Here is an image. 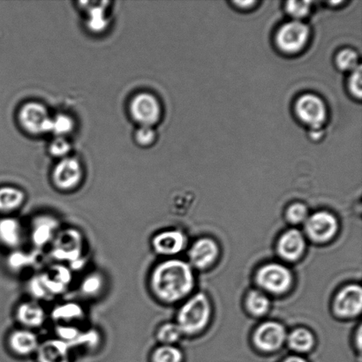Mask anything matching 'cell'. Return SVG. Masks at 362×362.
Returning a JSON list of instances; mask_svg holds the SVG:
<instances>
[{
  "label": "cell",
  "mask_w": 362,
  "mask_h": 362,
  "mask_svg": "<svg viewBox=\"0 0 362 362\" xmlns=\"http://www.w3.org/2000/svg\"><path fill=\"white\" fill-rule=\"evenodd\" d=\"M84 317V310L81 305L66 303L57 306L52 311V318L56 321L70 322L80 320Z\"/></svg>",
  "instance_id": "23"
},
{
  "label": "cell",
  "mask_w": 362,
  "mask_h": 362,
  "mask_svg": "<svg viewBox=\"0 0 362 362\" xmlns=\"http://www.w3.org/2000/svg\"><path fill=\"white\" fill-rule=\"evenodd\" d=\"M56 332L59 339L69 343L70 346L72 347L74 342L79 337L81 331L72 325H60L57 328Z\"/></svg>",
  "instance_id": "35"
},
{
  "label": "cell",
  "mask_w": 362,
  "mask_h": 362,
  "mask_svg": "<svg viewBox=\"0 0 362 362\" xmlns=\"http://www.w3.org/2000/svg\"><path fill=\"white\" fill-rule=\"evenodd\" d=\"M72 347L62 339L46 340L37 351L38 362H70Z\"/></svg>",
  "instance_id": "18"
},
{
  "label": "cell",
  "mask_w": 362,
  "mask_h": 362,
  "mask_svg": "<svg viewBox=\"0 0 362 362\" xmlns=\"http://www.w3.org/2000/svg\"><path fill=\"white\" fill-rule=\"evenodd\" d=\"M32 259L26 254H13L8 259L9 265L12 268L24 267L25 265L30 264Z\"/></svg>",
  "instance_id": "39"
},
{
  "label": "cell",
  "mask_w": 362,
  "mask_h": 362,
  "mask_svg": "<svg viewBox=\"0 0 362 362\" xmlns=\"http://www.w3.org/2000/svg\"><path fill=\"white\" fill-rule=\"evenodd\" d=\"M336 64L341 71L353 72L359 66V55L353 49H344L336 57Z\"/></svg>",
  "instance_id": "27"
},
{
  "label": "cell",
  "mask_w": 362,
  "mask_h": 362,
  "mask_svg": "<svg viewBox=\"0 0 362 362\" xmlns=\"http://www.w3.org/2000/svg\"><path fill=\"white\" fill-rule=\"evenodd\" d=\"M104 279L98 273H91L83 279L81 285V292L85 296L94 297L101 292L104 287Z\"/></svg>",
  "instance_id": "28"
},
{
  "label": "cell",
  "mask_w": 362,
  "mask_h": 362,
  "mask_svg": "<svg viewBox=\"0 0 362 362\" xmlns=\"http://www.w3.org/2000/svg\"><path fill=\"white\" fill-rule=\"evenodd\" d=\"M182 354L177 347L172 345H163L158 347L152 354L153 362H181Z\"/></svg>",
  "instance_id": "29"
},
{
  "label": "cell",
  "mask_w": 362,
  "mask_h": 362,
  "mask_svg": "<svg viewBox=\"0 0 362 362\" xmlns=\"http://www.w3.org/2000/svg\"><path fill=\"white\" fill-rule=\"evenodd\" d=\"M83 250V234L74 228L59 230L52 243V257L59 262L76 264L81 260Z\"/></svg>",
  "instance_id": "3"
},
{
  "label": "cell",
  "mask_w": 362,
  "mask_h": 362,
  "mask_svg": "<svg viewBox=\"0 0 362 362\" xmlns=\"http://www.w3.org/2000/svg\"><path fill=\"white\" fill-rule=\"evenodd\" d=\"M362 308V290L358 285H350L340 291L334 301L336 313L350 318L360 315Z\"/></svg>",
  "instance_id": "12"
},
{
  "label": "cell",
  "mask_w": 362,
  "mask_h": 362,
  "mask_svg": "<svg viewBox=\"0 0 362 362\" xmlns=\"http://www.w3.org/2000/svg\"><path fill=\"white\" fill-rule=\"evenodd\" d=\"M49 296H54L66 291L72 280V274L69 269L63 265H55L47 272L40 275Z\"/></svg>",
  "instance_id": "19"
},
{
  "label": "cell",
  "mask_w": 362,
  "mask_h": 362,
  "mask_svg": "<svg viewBox=\"0 0 362 362\" xmlns=\"http://www.w3.org/2000/svg\"><path fill=\"white\" fill-rule=\"evenodd\" d=\"M194 275L190 266L183 261L168 260L161 262L151 276L152 292L165 303H176L191 292Z\"/></svg>",
  "instance_id": "1"
},
{
  "label": "cell",
  "mask_w": 362,
  "mask_h": 362,
  "mask_svg": "<svg viewBox=\"0 0 362 362\" xmlns=\"http://www.w3.org/2000/svg\"><path fill=\"white\" fill-rule=\"evenodd\" d=\"M338 221L332 213L319 211L307 219L308 235L317 243H325L332 240L338 230Z\"/></svg>",
  "instance_id": "10"
},
{
  "label": "cell",
  "mask_w": 362,
  "mask_h": 362,
  "mask_svg": "<svg viewBox=\"0 0 362 362\" xmlns=\"http://www.w3.org/2000/svg\"><path fill=\"white\" fill-rule=\"evenodd\" d=\"M296 112L301 122L311 129L320 130L327 119V107L318 95L305 94L298 99Z\"/></svg>",
  "instance_id": "5"
},
{
  "label": "cell",
  "mask_w": 362,
  "mask_h": 362,
  "mask_svg": "<svg viewBox=\"0 0 362 362\" xmlns=\"http://www.w3.org/2000/svg\"><path fill=\"white\" fill-rule=\"evenodd\" d=\"M73 119L65 115H57L52 118L51 132L56 134L57 137H64L73 130Z\"/></svg>",
  "instance_id": "31"
},
{
  "label": "cell",
  "mask_w": 362,
  "mask_h": 362,
  "mask_svg": "<svg viewBox=\"0 0 362 362\" xmlns=\"http://www.w3.org/2000/svg\"><path fill=\"white\" fill-rule=\"evenodd\" d=\"M306 247L303 233L291 229L283 234L279 240L278 251L280 257L287 261H296L301 257Z\"/></svg>",
  "instance_id": "14"
},
{
  "label": "cell",
  "mask_w": 362,
  "mask_h": 362,
  "mask_svg": "<svg viewBox=\"0 0 362 362\" xmlns=\"http://www.w3.org/2000/svg\"><path fill=\"white\" fill-rule=\"evenodd\" d=\"M311 4L310 1H288L286 3V10L296 21H300L310 13Z\"/></svg>",
  "instance_id": "32"
},
{
  "label": "cell",
  "mask_w": 362,
  "mask_h": 362,
  "mask_svg": "<svg viewBox=\"0 0 362 362\" xmlns=\"http://www.w3.org/2000/svg\"><path fill=\"white\" fill-rule=\"evenodd\" d=\"M24 201L25 194L21 189L13 187H0V213L7 214L16 211Z\"/></svg>",
  "instance_id": "22"
},
{
  "label": "cell",
  "mask_w": 362,
  "mask_h": 362,
  "mask_svg": "<svg viewBox=\"0 0 362 362\" xmlns=\"http://www.w3.org/2000/svg\"><path fill=\"white\" fill-rule=\"evenodd\" d=\"M350 93L357 99L361 98V66H359L351 74L349 81Z\"/></svg>",
  "instance_id": "38"
},
{
  "label": "cell",
  "mask_w": 362,
  "mask_h": 362,
  "mask_svg": "<svg viewBox=\"0 0 362 362\" xmlns=\"http://www.w3.org/2000/svg\"><path fill=\"white\" fill-rule=\"evenodd\" d=\"M211 317V305L208 298L202 293H198L181 307L177 325L182 333H197L202 331L208 324Z\"/></svg>",
  "instance_id": "2"
},
{
  "label": "cell",
  "mask_w": 362,
  "mask_h": 362,
  "mask_svg": "<svg viewBox=\"0 0 362 362\" xmlns=\"http://www.w3.org/2000/svg\"><path fill=\"white\" fill-rule=\"evenodd\" d=\"M136 143L141 146H150L156 140L155 130L151 127L141 126L136 132Z\"/></svg>",
  "instance_id": "36"
},
{
  "label": "cell",
  "mask_w": 362,
  "mask_h": 362,
  "mask_svg": "<svg viewBox=\"0 0 362 362\" xmlns=\"http://www.w3.org/2000/svg\"><path fill=\"white\" fill-rule=\"evenodd\" d=\"M286 339L285 328L278 322H268L259 326L255 333V345L265 352L279 349Z\"/></svg>",
  "instance_id": "11"
},
{
  "label": "cell",
  "mask_w": 362,
  "mask_h": 362,
  "mask_svg": "<svg viewBox=\"0 0 362 362\" xmlns=\"http://www.w3.org/2000/svg\"><path fill=\"white\" fill-rule=\"evenodd\" d=\"M218 255V245L211 239L197 240L189 251L191 264L198 269H205L211 266Z\"/></svg>",
  "instance_id": "16"
},
{
  "label": "cell",
  "mask_w": 362,
  "mask_h": 362,
  "mask_svg": "<svg viewBox=\"0 0 362 362\" xmlns=\"http://www.w3.org/2000/svg\"><path fill=\"white\" fill-rule=\"evenodd\" d=\"M49 153L53 157L64 158L66 157L67 154L71 151V145L64 137H56L49 144Z\"/></svg>",
  "instance_id": "33"
},
{
  "label": "cell",
  "mask_w": 362,
  "mask_h": 362,
  "mask_svg": "<svg viewBox=\"0 0 362 362\" xmlns=\"http://www.w3.org/2000/svg\"><path fill=\"white\" fill-rule=\"evenodd\" d=\"M283 362H307L303 359V358L299 357V356H291L288 358H286L285 361Z\"/></svg>",
  "instance_id": "41"
},
{
  "label": "cell",
  "mask_w": 362,
  "mask_h": 362,
  "mask_svg": "<svg viewBox=\"0 0 362 362\" xmlns=\"http://www.w3.org/2000/svg\"><path fill=\"white\" fill-rule=\"evenodd\" d=\"M291 349L299 353L308 352L314 346V336L306 329H297L287 338Z\"/></svg>",
  "instance_id": "24"
},
{
  "label": "cell",
  "mask_w": 362,
  "mask_h": 362,
  "mask_svg": "<svg viewBox=\"0 0 362 362\" xmlns=\"http://www.w3.org/2000/svg\"><path fill=\"white\" fill-rule=\"evenodd\" d=\"M182 335L179 325L173 322H168L162 325L158 332V339L159 341L164 345H172V344L178 341Z\"/></svg>",
  "instance_id": "30"
},
{
  "label": "cell",
  "mask_w": 362,
  "mask_h": 362,
  "mask_svg": "<svg viewBox=\"0 0 362 362\" xmlns=\"http://www.w3.org/2000/svg\"><path fill=\"white\" fill-rule=\"evenodd\" d=\"M257 2L255 1H237L234 2V5L238 7H240V8H250L252 6L255 5Z\"/></svg>",
  "instance_id": "40"
},
{
  "label": "cell",
  "mask_w": 362,
  "mask_h": 362,
  "mask_svg": "<svg viewBox=\"0 0 362 362\" xmlns=\"http://www.w3.org/2000/svg\"><path fill=\"white\" fill-rule=\"evenodd\" d=\"M310 28L300 21L284 24L276 34V45L287 54H296L306 47L310 39Z\"/></svg>",
  "instance_id": "4"
},
{
  "label": "cell",
  "mask_w": 362,
  "mask_h": 362,
  "mask_svg": "<svg viewBox=\"0 0 362 362\" xmlns=\"http://www.w3.org/2000/svg\"><path fill=\"white\" fill-rule=\"evenodd\" d=\"M248 310L255 315H262L267 313L269 308V300L267 296L259 291H252L247 298Z\"/></svg>",
  "instance_id": "26"
},
{
  "label": "cell",
  "mask_w": 362,
  "mask_h": 362,
  "mask_svg": "<svg viewBox=\"0 0 362 362\" xmlns=\"http://www.w3.org/2000/svg\"><path fill=\"white\" fill-rule=\"evenodd\" d=\"M257 280L258 285L268 292L282 293L292 286L293 276L285 266L269 264L259 269Z\"/></svg>",
  "instance_id": "6"
},
{
  "label": "cell",
  "mask_w": 362,
  "mask_h": 362,
  "mask_svg": "<svg viewBox=\"0 0 362 362\" xmlns=\"http://www.w3.org/2000/svg\"><path fill=\"white\" fill-rule=\"evenodd\" d=\"M186 245V237L180 230L159 233L152 240V246L158 254L173 255L180 253Z\"/></svg>",
  "instance_id": "15"
},
{
  "label": "cell",
  "mask_w": 362,
  "mask_h": 362,
  "mask_svg": "<svg viewBox=\"0 0 362 362\" xmlns=\"http://www.w3.org/2000/svg\"><path fill=\"white\" fill-rule=\"evenodd\" d=\"M39 345L37 336L31 329H16L8 337L9 349L17 356H28L37 353Z\"/></svg>",
  "instance_id": "17"
},
{
  "label": "cell",
  "mask_w": 362,
  "mask_h": 362,
  "mask_svg": "<svg viewBox=\"0 0 362 362\" xmlns=\"http://www.w3.org/2000/svg\"><path fill=\"white\" fill-rule=\"evenodd\" d=\"M83 176V171L80 163L76 159L65 158L56 165L52 180L59 189L71 191L79 186Z\"/></svg>",
  "instance_id": "9"
},
{
  "label": "cell",
  "mask_w": 362,
  "mask_h": 362,
  "mask_svg": "<svg viewBox=\"0 0 362 362\" xmlns=\"http://www.w3.org/2000/svg\"><path fill=\"white\" fill-rule=\"evenodd\" d=\"M23 240V228L16 218L6 216L0 218V244L8 248H16Z\"/></svg>",
  "instance_id": "21"
},
{
  "label": "cell",
  "mask_w": 362,
  "mask_h": 362,
  "mask_svg": "<svg viewBox=\"0 0 362 362\" xmlns=\"http://www.w3.org/2000/svg\"><path fill=\"white\" fill-rule=\"evenodd\" d=\"M308 209L303 204H294L287 209V218L290 222L299 223L308 219Z\"/></svg>",
  "instance_id": "34"
},
{
  "label": "cell",
  "mask_w": 362,
  "mask_h": 362,
  "mask_svg": "<svg viewBox=\"0 0 362 362\" xmlns=\"http://www.w3.org/2000/svg\"><path fill=\"white\" fill-rule=\"evenodd\" d=\"M93 7L87 6L88 14V26L95 32H101L107 26V19L105 16V6L107 2L91 3ZM85 5H87L85 3Z\"/></svg>",
  "instance_id": "25"
},
{
  "label": "cell",
  "mask_w": 362,
  "mask_h": 362,
  "mask_svg": "<svg viewBox=\"0 0 362 362\" xmlns=\"http://www.w3.org/2000/svg\"><path fill=\"white\" fill-rule=\"evenodd\" d=\"M129 110L132 118L141 126L152 127L161 118L160 103L151 94L136 95L130 103Z\"/></svg>",
  "instance_id": "7"
},
{
  "label": "cell",
  "mask_w": 362,
  "mask_h": 362,
  "mask_svg": "<svg viewBox=\"0 0 362 362\" xmlns=\"http://www.w3.org/2000/svg\"><path fill=\"white\" fill-rule=\"evenodd\" d=\"M21 125L28 133L38 134L51 132L52 118L44 105L28 103L21 107L19 113Z\"/></svg>",
  "instance_id": "8"
},
{
  "label": "cell",
  "mask_w": 362,
  "mask_h": 362,
  "mask_svg": "<svg viewBox=\"0 0 362 362\" xmlns=\"http://www.w3.org/2000/svg\"><path fill=\"white\" fill-rule=\"evenodd\" d=\"M58 219L49 215L37 216L32 223L31 240L35 247H42L52 243L59 232Z\"/></svg>",
  "instance_id": "13"
},
{
  "label": "cell",
  "mask_w": 362,
  "mask_h": 362,
  "mask_svg": "<svg viewBox=\"0 0 362 362\" xmlns=\"http://www.w3.org/2000/svg\"><path fill=\"white\" fill-rule=\"evenodd\" d=\"M99 334L98 332L91 331L81 332L79 337H78L76 341L72 345L73 347L81 346L85 347H94L99 343Z\"/></svg>",
  "instance_id": "37"
},
{
  "label": "cell",
  "mask_w": 362,
  "mask_h": 362,
  "mask_svg": "<svg viewBox=\"0 0 362 362\" xmlns=\"http://www.w3.org/2000/svg\"><path fill=\"white\" fill-rule=\"evenodd\" d=\"M16 318L25 329L41 327L45 324L46 315L44 308L35 301H25L18 306Z\"/></svg>",
  "instance_id": "20"
}]
</instances>
